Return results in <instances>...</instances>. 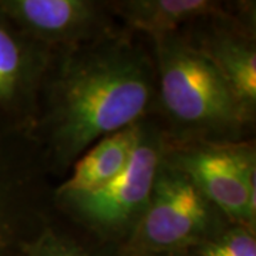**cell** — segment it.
<instances>
[{
	"mask_svg": "<svg viewBox=\"0 0 256 256\" xmlns=\"http://www.w3.org/2000/svg\"><path fill=\"white\" fill-rule=\"evenodd\" d=\"M154 58L132 33L118 28L82 46L53 50L28 132L54 174L98 140L156 108Z\"/></svg>",
	"mask_w": 256,
	"mask_h": 256,
	"instance_id": "cell-1",
	"label": "cell"
},
{
	"mask_svg": "<svg viewBox=\"0 0 256 256\" xmlns=\"http://www.w3.org/2000/svg\"><path fill=\"white\" fill-rule=\"evenodd\" d=\"M152 58L170 142H236L250 130L218 70L181 32L152 42Z\"/></svg>",
	"mask_w": 256,
	"mask_h": 256,
	"instance_id": "cell-2",
	"label": "cell"
},
{
	"mask_svg": "<svg viewBox=\"0 0 256 256\" xmlns=\"http://www.w3.org/2000/svg\"><path fill=\"white\" fill-rule=\"evenodd\" d=\"M230 224L186 175L162 161L141 220L117 256H161L186 252Z\"/></svg>",
	"mask_w": 256,
	"mask_h": 256,
	"instance_id": "cell-3",
	"label": "cell"
},
{
	"mask_svg": "<svg viewBox=\"0 0 256 256\" xmlns=\"http://www.w3.org/2000/svg\"><path fill=\"white\" fill-rule=\"evenodd\" d=\"M165 134L151 120L141 121L136 151L127 168L111 182L87 194L56 200L100 245L116 249L141 220L164 161Z\"/></svg>",
	"mask_w": 256,
	"mask_h": 256,
	"instance_id": "cell-4",
	"label": "cell"
},
{
	"mask_svg": "<svg viewBox=\"0 0 256 256\" xmlns=\"http://www.w3.org/2000/svg\"><path fill=\"white\" fill-rule=\"evenodd\" d=\"M164 161L186 175L230 224L256 228V151L250 142H170Z\"/></svg>",
	"mask_w": 256,
	"mask_h": 256,
	"instance_id": "cell-5",
	"label": "cell"
},
{
	"mask_svg": "<svg viewBox=\"0 0 256 256\" xmlns=\"http://www.w3.org/2000/svg\"><path fill=\"white\" fill-rule=\"evenodd\" d=\"M46 166L34 146L0 126V256H24L48 216Z\"/></svg>",
	"mask_w": 256,
	"mask_h": 256,
	"instance_id": "cell-6",
	"label": "cell"
},
{
	"mask_svg": "<svg viewBox=\"0 0 256 256\" xmlns=\"http://www.w3.org/2000/svg\"><path fill=\"white\" fill-rule=\"evenodd\" d=\"M255 22V2H235L226 3L222 14L201 18L181 32L218 70L252 126L256 114Z\"/></svg>",
	"mask_w": 256,
	"mask_h": 256,
	"instance_id": "cell-7",
	"label": "cell"
},
{
	"mask_svg": "<svg viewBox=\"0 0 256 256\" xmlns=\"http://www.w3.org/2000/svg\"><path fill=\"white\" fill-rule=\"evenodd\" d=\"M0 12L50 50L82 46L118 30L108 2L0 0Z\"/></svg>",
	"mask_w": 256,
	"mask_h": 256,
	"instance_id": "cell-8",
	"label": "cell"
},
{
	"mask_svg": "<svg viewBox=\"0 0 256 256\" xmlns=\"http://www.w3.org/2000/svg\"><path fill=\"white\" fill-rule=\"evenodd\" d=\"M53 50L18 30L0 12V117L32 131Z\"/></svg>",
	"mask_w": 256,
	"mask_h": 256,
	"instance_id": "cell-9",
	"label": "cell"
},
{
	"mask_svg": "<svg viewBox=\"0 0 256 256\" xmlns=\"http://www.w3.org/2000/svg\"><path fill=\"white\" fill-rule=\"evenodd\" d=\"M108 6L112 16L124 23V30L146 34L151 42L226 10V3L215 0H118L108 2Z\"/></svg>",
	"mask_w": 256,
	"mask_h": 256,
	"instance_id": "cell-10",
	"label": "cell"
},
{
	"mask_svg": "<svg viewBox=\"0 0 256 256\" xmlns=\"http://www.w3.org/2000/svg\"><path fill=\"white\" fill-rule=\"evenodd\" d=\"M142 121V120H141ZM141 121L98 140L72 166V174L53 191V200L96 191L117 178L136 151Z\"/></svg>",
	"mask_w": 256,
	"mask_h": 256,
	"instance_id": "cell-11",
	"label": "cell"
},
{
	"mask_svg": "<svg viewBox=\"0 0 256 256\" xmlns=\"http://www.w3.org/2000/svg\"><path fill=\"white\" fill-rule=\"evenodd\" d=\"M24 256H117L114 250L94 248L58 229L48 220L28 239Z\"/></svg>",
	"mask_w": 256,
	"mask_h": 256,
	"instance_id": "cell-12",
	"label": "cell"
},
{
	"mask_svg": "<svg viewBox=\"0 0 256 256\" xmlns=\"http://www.w3.org/2000/svg\"><path fill=\"white\" fill-rule=\"evenodd\" d=\"M190 252L194 256H256V228L228 224Z\"/></svg>",
	"mask_w": 256,
	"mask_h": 256,
	"instance_id": "cell-13",
	"label": "cell"
},
{
	"mask_svg": "<svg viewBox=\"0 0 256 256\" xmlns=\"http://www.w3.org/2000/svg\"><path fill=\"white\" fill-rule=\"evenodd\" d=\"M161 256H194L190 252V250H186V252H176V254H166V255H161Z\"/></svg>",
	"mask_w": 256,
	"mask_h": 256,
	"instance_id": "cell-14",
	"label": "cell"
}]
</instances>
